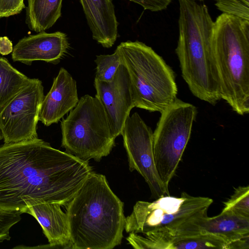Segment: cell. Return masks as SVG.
Here are the masks:
<instances>
[{"label":"cell","instance_id":"cell-1","mask_svg":"<svg viewBox=\"0 0 249 249\" xmlns=\"http://www.w3.org/2000/svg\"><path fill=\"white\" fill-rule=\"evenodd\" d=\"M92 172L88 160L38 138L4 143L0 145V207L22 213L42 203L65 207Z\"/></svg>","mask_w":249,"mask_h":249},{"label":"cell","instance_id":"cell-2","mask_svg":"<svg viewBox=\"0 0 249 249\" xmlns=\"http://www.w3.org/2000/svg\"><path fill=\"white\" fill-rule=\"evenodd\" d=\"M72 249H112L123 238L124 203L105 176L92 172L65 206Z\"/></svg>","mask_w":249,"mask_h":249},{"label":"cell","instance_id":"cell-3","mask_svg":"<svg viewBox=\"0 0 249 249\" xmlns=\"http://www.w3.org/2000/svg\"><path fill=\"white\" fill-rule=\"evenodd\" d=\"M178 1L179 35L175 51L182 76L195 96L215 105L221 98L211 46L214 21L205 4L195 0Z\"/></svg>","mask_w":249,"mask_h":249},{"label":"cell","instance_id":"cell-4","mask_svg":"<svg viewBox=\"0 0 249 249\" xmlns=\"http://www.w3.org/2000/svg\"><path fill=\"white\" fill-rule=\"evenodd\" d=\"M211 46L221 99L237 114H248L249 21L222 13L214 21Z\"/></svg>","mask_w":249,"mask_h":249},{"label":"cell","instance_id":"cell-5","mask_svg":"<svg viewBox=\"0 0 249 249\" xmlns=\"http://www.w3.org/2000/svg\"><path fill=\"white\" fill-rule=\"evenodd\" d=\"M115 50L128 71L134 107L161 113L175 101V73L151 47L139 41H127Z\"/></svg>","mask_w":249,"mask_h":249},{"label":"cell","instance_id":"cell-6","mask_svg":"<svg viewBox=\"0 0 249 249\" xmlns=\"http://www.w3.org/2000/svg\"><path fill=\"white\" fill-rule=\"evenodd\" d=\"M61 146L66 151L85 160L99 161L115 145L103 106L95 97L82 96L61 123Z\"/></svg>","mask_w":249,"mask_h":249},{"label":"cell","instance_id":"cell-7","mask_svg":"<svg viewBox=\"0 0 249 249\" xmlns=\"http://www.w3.org/2000/svg\"><path fill=\"white\" fill-rule=\"evenodd\" d=\"M212 199L194 196L185 192L180 197L164 196L153 202L138 201L125 217L127 233L145 234L158 230L174 232L185 224L207 215Z\"/></svg>","mask_w":249,"mask_h":249},{"label":"cell","instance_id":"cell-8","mask_svg":"<svg viewBox=\"0 0 249 249\" xmlns=\"http://www.w3.org/2000/svg\"><path fill=\"white\" fill-rule=\"evenodd\" d=\"M160 113L153 132V152L158 175L169 190V182L190 139L197 109L193 105L177 98Z\"/></svg>","mask_w":249,"mask_h":249},{"label":"cell","instance_id":"cell-9","mask_svg":"<svg viewBox=\"0 0 249 249\" xmlns=\"http://www.w3.org/2000/svg\"><path fill=\"white\" fill-rule=\"evenodd\" d=\"M44 97L42 81L33 78L0 110V129L4 143L38 138L37 124Z\"/></svg>","mask_w":249,"mask_h":249},{"label":"cell","instance_id":"cell-10","mask_svg":"<svg viewBox=\"0 0 249 249\" xmlns=\"http://www.w3.org/2000/svg\"><path fill=\"white\" fill-rule=\"evenodd\" d=\"M121 135L129 170L137 171L148 184L152 196L157 199L169 195L156 168L153 152V132L137 112L126 119Z\"/></svg>","mask_w":249,"mask_h":249},{"label":"cell","instance_id":"cell-11","mask_svg":"<svg viewBox=\"0 0 249 249\" xmlns=\"http://www.w3.org/2000/svg\"><path fill=\"white\" fill-rule=\"evenodd\" d=\"M94 86L96 91L95 97L103 106L116 138L121 135L125 121L134 107L128 71L122 63L111 81H101L95 78Z\"/></svg>","mask_w":249,"mask_h":249},{"label":"cell","instance_id":"cell-12","mask_svg":"<svg viewBox=\"0 0 249 249\" xmlns=\"http://www.w3.org/2000/svg\"><path fill=\"white\" fill-rule=\"evenodd\" d=\"M69 47L65 34L45 31L20 39L13 47L12 59L27 65L35 61L58 63Z\"/></svg>","mask_w":249,"mask_h":249},{"label":"cell","instance_id":"cell-13","mask_svg":"<svg viewBox=\"0 0 249 249\" xmlns=\"http://www.w3.org/2000/svg\"><path fill=\"white\" fill-rule=\"evenodd\" d=\"M78 101L76 81L65 69L61 68L42 100L38 121L47 126L57 123Z\"/></svg>","mask_w":249,"mask_h":249},{"label":"cell","instance_id":"cell-14","mask_svg":"<svg viewBox=\"0 0 249 249\" xmlns=\"http://www.w3.org/2000/svg\"><path fill=\"white\" fill-rule=\"evenodd\" d=\"M177 234H211L228 244L249 234V218L229 211H222L214 217L202 216L184 224Z\"/></svg>","mask_w":249,"mask_h":249},{"label":"cell","instance_id":"cell-15","mask_svg":"<svg viewBox=\"0 0 249 249\" xmlns=\"http://www.w3.org/2000/svg\"><path fill=\"white\" fill-rule=\"evenodd\" d=\"M56 203H42L22 211L34 216L42 227L50 243L46 247L71 249L67 215Z\"/></svg>","mask_w":249,"mask_h":249},{"label":"cell","instance_id":"cell-16","mask_svg":"<svg viewBox=\"0 0 249 249\" xmlns=\"http://www.w3.org/2000/svg\"><path fill=\"white\" fill-rule=\"evenodd\" d=\"M92 37L109 48L118 36L119 22L112 0H80Z\"/></svg>","mask_w":249,"mask_h":249},{"label":"cell","instance_id":"cell-17","mask_svg":"<svg viewBox=\"0 0 249 249\" xmlns=\"http://www.w3.org/2000/svg\"><path fill=\"white\" fill-rule=\"evenodd\" d=\"M63 0H27L26 23L36 33L52 27L61 15Z\"/></svg>","mask_w":249,"mask_h":249},{"label":"cell","instance_id":"cell-18","mask_svg":"<svg viewBox=\"0 0 249 249\" xmlns=\"http://www.w3.org/2000/svg\"><path fill=\"white\" fill-rule=\"evenodd\" d=\"M0 57V110L32 81Z\"/></svg>","mask_w":249,"mask_h":249},{"label":"cell","instance_id":"cell-19","mask_svg":"<svg viewBox=\"0 0 249 249\" xmlns=\"http://www.w3.org/2000/svg\"><path fill=\"white\" fill-rule=\"evenodd\" d=\"M228 244L211 234H182L170 233L169 249H227Z\"/></svg>","mask_w":249,"mask_h":249},{"label":"cell","instance_id":"cell-20","mask_svg":"<svg viewBox=\"0 0 249 249\" xmlns=\"http://www.w3.org/2000/svg\"><path fill=\"white\" fill-rule=\"evenodd\" d=\"M95 78L104 82L111 81L122 64L121 58L115 50L111 54H101L96 56Z\"/></svg>","mask_w":249,"mask_h":249},{"label":"cell","instance_id":"cell-21","mask_svg":"<svg viewBox=\"0 0 249 249\" xmlns=\"http://www.w3.org/2000/svg\"><path fill=\"white\" fill-rule=\"evenodd\" d=\"M224 204L222 211H229L249 218V186H239L236 188L232 195Z\"/></svg>","mask_w":249,"mask_h":249},{"label":"cell","instance_id":"cell-22","mask_svg":"<svg viewBox=\"0 0 249 249\" xmlns=\"http://www.w3.org/2000/svg\"><path fill=\"white\" fill-rule=\"evenodd\" d=\"M215 5L222 13L249 21V6L239 0H217Z\"/></svg>","mask_w":249,"mask_h":249},{"label":"cell","instance_id":"cell-23","mask_svg":"<svg viewBox=\"0 0 249 249\" xmlns=\"http://www.w3.org/2000/svg\"><path fill=\"white\" fill-rule=\"evenodd\" d=\"M20 211L3 209L0 207V242L9 240L10 228L21 220Z\"/></svg>","mask_w":249,"mask_h":249},{"label":"cell","instance_id":"cell-24","mask_svg":"<svg viewBox=\"0 0 249 249\" xmlns=\"http://www.w3.org/2000/svg\"><path fill=\"white\" fill-rule=\"evenodd\" d=\"M24 8V0H0V18L18 14Z\"/></svg>","mask_w":249,"mask_h":249},{"label":"cell","instance_id":"cell-25","mask_svg":"<svg viewBox=\"0 0 249 249\" xmlns=\"http://www.w3.org/2000/svg\"><path fill=\"white\" fill-rule=\"evenodd\" d=\"M142 6L144 10L159 12L166 9L172 0H128Z\"/></svg>","mask_w":249,"mask_h":249},{"label":"cell","instance_id":"cell-26","mask_svg":"<svg viewBox=\"0 0 249 249\" xmlns=\"http://www.w3.org/2000/svg\"><path fill=\"white\" fill-rule=\"evenodd\" d=\"M249 249V234L245 235L233 242L228 244L227 249Z\"/></svg>","mask_w":249,"mask_h":249},{"label":"cell","instance_id":"cell-27","mask_svg":"<svg viewBox=\"0 0 249 249\" xmlns=\"http://www.w3.org/2000/svg\"><path fill=\"white\" fill-rule=\"evenodd\" d=\"M12 42L6 36L0 37V53L3 55H7L13 51Z\"/></svg>","mask_w":249,"mask_h":249},{"label":"cell","instance_id":"cell-28","mask_svg":"<svg viewBox=\"0 0 249 249\" xmlns=\"http://www.w3.org/2000/svg\"><path fill=\"white\" fill-rule=\"evenodd\" d=\"M242 2H243L244 4H246L247 5L249 6V0H239Z\"/></svg>","mask_w":249,"mask_h":249},{"label":"cell","instance_id":"cell-29","mask_svg":"<svg viewBox=\"0 0 249 249\" xmlns=\"http://www.w3.org/2000/svg\"><path fill=\"white\" fill-rule=\"evenodd\" d=\"M3 139V136L1 132V130L0 129V141L1 140Z\"/></svg>","mask_w":249,"mask_h":249},{"label":"cell","instance_id":"cell-30","mask_svg":"<svg viewBox=\"0 0 249 249\" xmlns=\"http://www.w3.org/2000/svg\"></svg>","mask_w":249,"mask_h":249}]
</instances>
